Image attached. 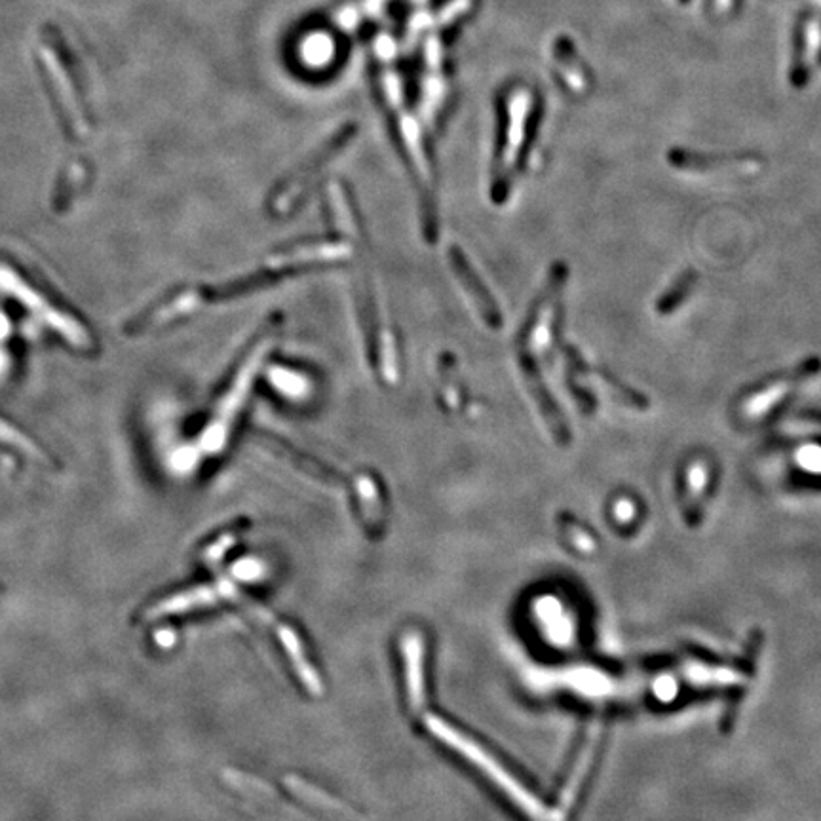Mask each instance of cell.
Returning <instances> with one entry per match:
<instances>
[{"label": "cell", "instance_id": "cell-1", "mask_svg": "<svg viewBox=\"0 0 821 821\" xmlns=\"http://www.w3.org/2000/svg\"><path fill=\"white\" fill-rule=\"evenodd\" d=\"M325 210L335 234L346 236L352 244L354 255L358 257L354 291L371 369L375 371L379 382L388 388H394L400 384L403 375L400 341L394 322L386 310L371 248L367 244V236L363 234L362 219L343 183H331L327 187Z\"/></svg>", "mask_w": 821, "mask_h": 821}, {"label": "cell", "instance_id": "cell-2", "mask_svg": "<svg viewBox=\"0 0 821 821\" xmlns=\"http://www.w3.org/2000/svg\"><path fill=\"white\" fill-rule=\"evenodd\" d=\"M282 325V316H272L261 327V331L249 341L246 352L232 367L225 386L217 392L215 400L211 401L204 421L192 438L194 453L200 459L215 457L227 447L246 409L255 379L259 377L263 365L267 363L268 354L280 339Z\"/></svg>", "mask_w": 821, "mask_h": 821}, {"label": "cell", "instance_id": "cell-3", "mask_svg": "<svg viewBox=\"0 0 821 821\" xmlns=\"http://www.w3.org/2000/svg\"><path fill=\"white\" fill-rule=\"evenodd\" d=\"M533 107V99L527 90L512 92L504 105V122L500 128V141L491 173V196L497 204H504L508 200L521 170L525 145L531 132Z\"/></svg>", "mask_w": 821, "mask_h": 821}, {"label": "cell", "instance_id": "cell-4", "mask_svg": "<svg viewBox=\"0 0 821 821\" xmlns=\"http://www.w3.org/2000/svg\"><path fill=\"white\" fill-rule=\"evenodd\" d=\"M356 124H346L337 134L331 135L329 141H325L324 147L310 156L299 170L287 175L280 185L270 192L268 196V211L272 217H287L297 210L303 200H306L308 192L316 185L314 181L322 175L325 166L335 160L344 147L356 137Z\"/></svg>", "mask_w": 821, "mask_h": 821}, {"label": "cell", "instance_id": "cell-5", "mask_svg": "<svg viewBox=\"0 0 821 821\" xmlns=\"http://www.w3.org/2000/svg\"><path fill=\"white\" fill-rule=\"evenodd\" d=\"M0 289L10 293L14 299H18L21 305L25 306L33 316L42 324L52 327L58 331L59 335L67 343L77 346L80 350H90L94 348V341L88 335V331L78 324L77 320L65 316L56 308L48 305L35 289L27 286L18 274H14L10 268L0 267Z\"/></svg>", "mask_w": 821, "mask_h": 821}, {"label": "cell", "instance_id": "cell-6", "mask_svg": "<svg viewBox=\"0 0 821 821\" xmlns=\"http://www.w3.org/2000/svg\"><path fill=\"white\" fill-rule=\"evenodd\" d=\"M820 371V358H810L802 362L799 367H795L793 371H785L782 375L755 386L740 401L738 415L747 422L761 421L766 415H770L772 409L778 407L801 382L818 375Z\"/></svg>", "mask_w": 821, "mask_h": 821}, {"label": "cell", "instance_id": "cell-7", "mask_svg": "<svg viewBox=\"0 0 821 821\" xmlns=\"http://www.w3.org/2000/svg\"><path fill=\"white\" fill-rule=\"evenodd\" d=\"M428 725L432 728V732L436 734V736H440L443 738L447 744L453 745V747H457L462 755H466L468 759H472L474 763L481 766L483 770H487L489 774H491V778L493 780H497L500 785H504V789L516 799V801L521 802L523 804V808L527 810V812H531V814H538V804H536L535 799H531L527 793H525V789L519 785V783L514 782V780H510L508 778V774L497 766V764L493 763V759L491 757H487L483 751H479L478 747L474 744H470L468 740H464L460 734H457L453 728H449V726L445 725V723H441L438 719H430L428 721Z\"/></svg>", "mask_w": 821, "mask_h": 821}, {"label": "cell", "instance_id": "cell-8", "mask_svg": "<svg viewBox=\"0 0 821 821\" xmlns=\"http://www.w3.org/2000/svg\"><path fill=\"white\" fill-rule=\"evenodd\" d=\"M449 263H451L455 278L459 280L464 293L472 301V305L476 308L479 318L483 320V324L495 329V331L500 329L504 324V320H502V312L498 308L497 301L489 293V289L485 287V284L481 282L478 272L468 263L466 255L459 248H453L449 251Z\"/></svg>", "mask_w": 821, "mask_h": 821}, {"label": "cell", "instance_id": "cell-9", "mask_svg": "<svg viewBox=\"0 0 821 821\" xmlns=\"http://www.w3.org/2000/svg\"><path fill=\"white\" fill-rule=\"evenodd\" d=\"M40 58L44 63V69L48 71V78H50V86L54 90V94L58 97L59 105L63 107V116L65 120L71 124L75 134H86L88 124L82 115L80 103H78L77 92L75 86L69 78V73L65 69V65L59 61L58 54L52 50L50 44H42L40 46Z\"/></svg>", "mask_w": 821, "mask_h": 821}, {"label": "cell", "instance_id": "cell-10", "mask_svg": "<svg viewBox=\"0 0 821 821\" xmlns=\"http://www.w3.org/2000/svg\"><path fill=\"white\" fill-rule=\"evenodd\" d=\"M668 160L675 168L687 172L745 173L759 170V158L749 156H706L690 151H671Z\"/></svg>", "mask_w": 821, "mask_h": 821}, {"label": "cell", "instance_id": "cell-11", "mask_svg": "<svg viewBox=\"0 0 821 821\" xmlns=\"http://www.w3.org/2000/svg\"><path fill=\"white\" fill-rule=\"evenodd\" d=\"M267 381L270 388L287 401H306L312 398L314 384L306 377L305 371H299L289 365H272L268 369Z\"/></svg>", "mask_w": 821, "mask_h": 821}, {"label": "cell", "instance_id": "cell-12", "mask_svg": "<svg viewBox=\"0 0 821 821\" xmlns=\"http://www.w3.org/2000/svg\"><path fill=\"white\" fill-rule=\"evenodd\" d=\"M698 282V274L694 270H687L683 272L673 286L669 287L668 291L660 297L656 310L662 316H668L671 312H675L679 306L683 305L688 299V295L692 293V287L696 286Z\"/></svg>", "mask_w": 821, "mask_h": 821}, {"label": "cell", "instance_id": "cell-13", "mask_svg": "<svg viewBox=\"0 0 821 821\" xmlns=\"http://www.w3.org/2000/svg\"><path fill=\"white\" fill-rule=\"evenodd\" d=\"M441 377V398H443V405L451 411L460 409L464 405V390L460 384L459 373L457 367L453 363H443L440 365Z\"/></svg>", "mask_w": 821, "mask_h": 821}, {"label": "cell", "instance_id": "cell-14", "mask_svg": "<svg viewBox=\"0 0 821 821\" xmlns=\"http://www.w3.org/2000/svg\"><path fill=\"white\" fill-rule=\"evenodd\" d=\"M0 443H6V445H10V447L18 449L20 453H23V455L29 457V459L39 460V462L46 460L39 447H37L33 441L29 440V438H25L20 430H16L14 426H10L8 422L0 421Z\"/></svg>", "mask_w": 821, "mask_h": 821}, {"label": "cell", "instance_id": "cell-15", "mask_svg": "<svg viewBox=\"0 0 821 821\" xmlns=\"http://www.w3.org/2000/svg\"><path fill=\"white\" fill-rule=\"evenodd\" d=\"M732 4V0H717V6L719 8H728Z\"/></svg>", "mask_w": 821, "mask_h": 821}]
</instances>
